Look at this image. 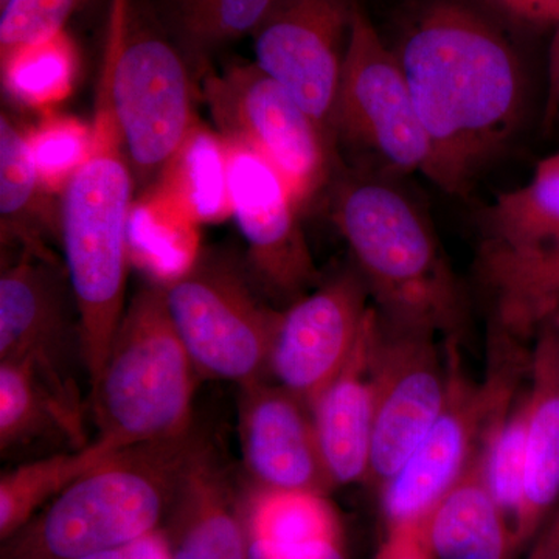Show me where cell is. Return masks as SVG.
I'll list each match as a JSON object with an SVG mask.
<instances>
[{
  "label": "cell",
  "mask_w": 559,
  "mask_h": 559,
  "mask_svg": "<svg viewBox=\"0 0 559 559\" xmlns=\"http://www.w3.org/2000/svg\"><path fill=\"white\" fill-rule=\"evenodd\" d=\"M496 7L516 20L532 24H557L559 0H491Z\"/></svg>",
  "instance_id": "cell-36"
},
{
  "label": "cell",
  "mask_w": 559,
  "mask_h": 559,
  "mask_svg": "<svg viewBox=\"0 0 559 559\" xmlns=\"http://www.w3.org/2000/svg\"><path fill=\"white\" fill-rule=\"evenodd\" d=\"M282 0H205L175 11L180 35L194 51H207L255 35Z\"/></svg>",
  "instance_id": "cell-30"
},
{
  "label": "cell",
  "mask_w": 559,
  "mask_h": 559,
  "mask_svg": "<svg viewBox=\"0 0 559 559\" xmlns=\"http://www.w3.org/2000/svg\"><path fill=\"white\" fill-rule=\"evenodd\" d=\"M116 448L95 439L81 450L57 452L3 471L0 477V535L11 538L32 521L33 514L69 487L72 481L100 465Z\"/></svg>",
  "instance_id": "cell-25"
},
{
  "label": "cell",
  "mask_w": 559,
  "mask_h": 559,
  "mask_svg": "<svg viewBox=\"0 0 559 559\" xmlns=\"http://www.w3.org/2000/svg\"><path fill=\"white\" fill-rule=\"evenodd\" d=\"M559 246V154L540 162L520 189L485 209L479 259L524 255Z\"/></svg>",
  "instance_id": "cell-22"
},
{
  "label": "cell",
  "mask_w": 559,
  "mask_h": 559,
  "mask_svg": "<svg viewBox=\"0 0 559 559\" xmlns=\"http://www.w3.org/2000/svg\"><path fill=\"white\" fill-rule=\"evenodd\" d=\"M204 97L221 139L270 162L288 182L300 210L329 186L336 151L294 95L257 62L209 75Z\"/></svg>",
  "instance_id": "cell-9"
},
{
  "label": "cell",
  "mask_w": 559,
  "mask_h": 559,
  "mask_svg": "<svg viewBox=\"0 0 559 559\" xmlns=\"http://www.w3.org/2000/svg\"><path fill=\"white\" fill-rule=\"evenodd\" d=\"M198 441L191 433L171 443L117 451L13 535L17 538L7 559H79L156 532Z\"/></svg>",
  "instance_id": "cell-4"
},
{
  "label": "cell",
  "mask_w": 559,
  "mask_h": 559,
  "mask_svg": "<svg viewBox=\"0 0 559 559\" xmlns=\"http://www.w3.org/2000/svg\"><path fill=\"white\" fill-rule=\"evenodd\" d=\"M336 139L337 148L345 143L373 168L370 175L390 179L414 171L425 175L429 165L428 135L406 75L359 0L342 68Z\"/></svg>",
  "instance_id": "cell-8"
},
{
  "label": "cell",
  "mask_w": 559,
  "mask_h": 559,
  "mask_svg": "<svg viewBox=\"0 0 559 559\" xmlns=\"http://www.w3.org/2000/svg\"><path fill=\"white\" fill-rule=\"evenodd\" d=\"M81 0H9L0 17V60L64 32Z\"/></svg>",
  "instance_id": "cell-32"
},
{
  "label": "cell",
  "mask_w": 559,
  "mask_h": 559,
  "mask_svg": "<svg viewBox=\"0 0 559 559\" xmlns=\"http://www.w3.org/2000/svg\"><path fill=\"white\" fill-rule=\"evenodd\" d=\"M162 178V193L179 204L194 223L221 218L231 210L226 143L198 124Z\"/></svg>",
  "instance_id": "cell-27"
},
{
  "label": "cell",
  "mask_w": 559,
  "mask_h": 559,
  "mask_svg": "<svg viewBox=\"0 0 559 559\" xmlns=\"http://www.w3.org/2000/svg\"><path fill=\"white\" fill-rule=\"evenodd\" d=\"M79 559H173L170 546L160 533L154 532L128 546Z\"/></svg>",
  "instance_id": "cell-35"
},
{
  "label": "cell",
  "mask_w": 559,
  "mask_h": 559,
  "mask_svg": "<svg viewBox=\"0 0 559 559\" xmlns=\"http://www.w3.org/2000/svg\"><path fill=\"white\" fill-rule=\"evenodd\" d=\"M2 61V79L17 100L47 106L62 100L72 86L75 55L64 32L14 51Z\"/></svg>",
  "instance_id": "cell-29"
},
{
  "label": "cell",
  "mask_w": 559,
  "mask_h": 559,
  "mask_svg": "<svg viewBox=\"0 0 559 559\" xmlns=\"http://www.w3.org/2000/svg\"><path fill=\"white\" fill-rule=\"evenodd\" d=\"M249 559H347V555L344 540L280 546L266 540L249 539Z\"/></svg>",
  "instance_id": "cell-34"
},
{
  "label": "cell",
  "mask_w": 559,
  "mask_h": 559,
  "mask_svg": "<svg viewBox=\"0 0 559 559\" xmlns=\"http://www.w3.org/2000/svg\"><path fill=\"white\" fill-rule=\"evenodd\" d=\"M0 360L27 364L46 388L84 423L76 369L84 366L80 318L60 261L28 252L0 275Z\"/></svg>",
  "instance_id": "cell-10"
},
{
  "label": "cell",
  "mask_w": 559,
  "mask_h": 559,
  "mask_svg": "<svg viewBox=\"0 0 559 559\" xmlns=\"http://www.w3.org/2000/svg\"><path fill=\"white\" fill-rule=\"evenodd\" d=\"M492 495L516 528L524 503L527 473V407L525 396L514 400V389L500 401L480 441ZM516 539V538H514Z\"/></svg>",
  "instance_id": "cell-28"
},
{
  "label": "cell",
  "mask_w": 559,
  "mask_h": 559,
  "mask_svg": "<svg viewBox=\"0 0 559 559\" xmlns=\"http://www.w3.org/2000/svg\"><path fill=\"white\" fill-rule=\"evenodd\" d=\"M377 308L358 271H345L280 314L267 373L308 407L347 366Z\"/></svg>",
  "instance_id": "cell-14"
},
{
  "label": "cell",
  "mask_w": 559,
  "mask_h": 559,
  "mask_svg": "<svg viewBox=\"0 0 559 559\" xmlns=\"http://www.w3.org/2000/svg\"><path fill=\"white\" fill-rule=\"evenodd\" d=\"M455 360L451 348L450 389L439 419L399 473L381 487L388 525L428 516L469 465L489 418L514 389L510 369L498 371L484 384H474Z\"/></svg>",
  "instance_id": "cell-15"
},
{
  "label": "cell",
  "mask_w": 559,
  "mask_h": 559,
  "mask_svg": "<svg viewBox=\"0 0 559 559\" xmlns=\"http://www.w3.org/2000/svg\"><path fill=\"white\" fill-rule=\"evenodd\" d=\"M57 437L81 450L91 443L84 423L55 399L27 364L0 360V452Z\"/></svg>",
  "instance_id": "cell-24"
},
{
  "label": "cell",
  "mask_w": 559,
  "mask_h": 559,
  "mask_svg": "<svg viewBox=\"0 0 559 559\" xmlns=\"http://www.w3.org/2000/svg\"><path fill=\"white\" fill-rule=\"evenodd\" d=\"M238 432L253 487L323 495L333 487L310 407L277 382L240 385Z\"/></svg>",
  "instance_id": "cell-16"
},
{
  "label": "cell",
  "mask_w": 559,
  "mask_h": 559,
  "mask_svg": "<svg viewBox=\"0 0 559 559\" xmlns=\"http://www.w3.org/2000/svg\"><path fill=\"white\" fill-rule=\"evenodd\" d=\"M229 474L198 441L180 476L175 502L182 532L173 559H249V533L230 507Z\"/></svg>",
  "instance_id": "cell-20"
},
{
  "label": "cell",
  "mask_w": 559,
  "mask_h": 559,
  "mask_svg": "<svg viewBox=\"0 0 559 559\" xmlns=\"http://www.w3.org/2000/svg\"><path fill=\"white\" fill-rule=\"evenodd\" d=\"M162 285L173 323L201 377L238 385L264 380L282 310L261 299L242 261L229 250H202Z\"/></svg>",
  "instance_id": "cell-6"
},
{
  "label": "cell",
  "mask_w": 559,
  "mask_h": 559,
  "mask_svg": "<svg viewBox=\"0 0 559 559\" xmlns=\"http://www.w3.org/2000/svg\"><path fill=\"white\" fill-rule=\"evenodd\" d=\"M134 189L116 120L109 106L97 100L91 151L66 186L60 218L91 388L100 377L128 307Z\"/></svg>",
  "instance_id": "cell-3"
},
{
  "label": "cell",
  "mask_w": 559,
  "mask_h": 559,
  "mask_svg": "<svg viewBox=\"0 0 559 559\" xmlns=\"http://www.w3.org/2000/svg\"><path fill=\"white\" fill-rule=\"evenodd\" d=\"M200 378L168 312L164 285L146 283L128 301L91 388L95 439L119 451L186 439L193 433Z\"/></svg>",
  "instance_id": "cell-5"
},
{
  "label": "cell",
  "mask_w": 559,
  "mask_h": 559,
  "mask_svg": "<svg viewBox=\"0 0 559 559\" xmlns=\"http://www.w3.org/2000/svg\"><path fill=\"white\" fill-rule=\"evenodd\" d=\"M49 190L40 180L33 157L31 138L17 121L0 114V234L2 246H16L21 252L44 260H57L46 245L51 223L47 212Z\"/></svg>",
  "instance_id": "cell-23"
},
{
  "label": "cell",
  "mask_w": 559,
  "mask_h": 559,
  "mask_svg": "<svg viewBox=\"0 0 559 559\" xmlns=\"http://www.w3.org/2000/svg\"><path fill=\"white\" fill-rule=\"evenodd\" d=\"M374 559H436L425 520L388 525V535Z\"/></svg>",
  "instance_id": "cell-33"
},
{
  "label": "cell",
  "mask_w": 559,
  "mask_h": 559,
  "mask_svg": "<svg viewBox=\"0 0 559 559\" xmlns=\"http://www.w3.org/2000/svg\"><path fill=\"white\" fill-rule=\"evenodd\" d=\"M331 210L381 318L455 344L466 301L425 210L370 173L337 179Z\"/></svg>",
  "instance_id": "cell-2"
},
{
  "label": "cell",
  "mask_w": 559,
  "mask_h": 559,
  "mask_svg": "<svg viewBox=\"0 0 559 559\" xmlns=\"http://www.w3.org/2000/svg\"><path fill=\"white\" fill-rule=\"evenodd\" d=\"M224 143L230 212L248 248L250 277L272 299L290 305L319 282L299 204L270 162L246 146Z\"/></svg>",
  "instance_id": "cell-12"
},
{
  "label": "cell",
  "mask_w": 559,
  "mask_h": 559,
  "mask_svg": "<svg viewBox=\"0 0 559 559\" xmlns=\"http://www.w3.org/2000/svg\"><path fill=\"white\" fill-rule=\"evenodd\" d=\"M425 522L436 559H511L518 551L509 518L489 488L480 447Z\"/></svg>",
  "instance_id": "cell-19"
},
{
  "label": "cell",
  "mask_w": 559,
  "mask_h": 559,
  "mask_svg": "<svg viewBox=\"0 0 559 559\" xmlns=\"http://www.w3.org/2000/svg\"><path fill=\"white\" fill-rule=\"evenodd\" d=\"M558 98H559V95H558Z\"/></svg>",
  "instance_id": "cell-42"
},
{
  "label": "cell",
  "mask_w": 559,
  "mask_h": 559,
  "mask_svg": "<svg viewBox=\"0 0 559 559\" xmlns=\"http://www.w3.org/2000/svg\"><path fill=\"white\" fill-rule=\"evenodd\" d=\"M7 3H9V0H0V9H3V7L7 5Z\"/></svg>",
  "instance_id": "cell-41"
},
{
  "label": "cell",
  "mask_w": 559,
  "mask_h": 559,
  "mask_svg": "<svg viewBox=\"0 0 559 559\" xmlns=\"http://www.w3.org/2000/svg\"><path fill=\"white\" fill-rule=\"evenodd\" d=\"M28 138L44 187L49 191L64 190L90 154L92 128L69 117H50Z\"/></svg>",
  "instance_id": "cell-31"
},
{
  "label": "cell",
  "mask_w": 559,
  "mask_h": 559,
  "mask_svg": "<svg viewBox=\"0 0 559 559\" xmlns=\"http://www.w3.org/2000/svg\"><path fill=\"white\" fill-rule=\"evenodd\" d=\"M528 547L525 559H559V502Z\"/></svg>",
  "instance_id": "cell-37"
},
{
  "label": "cell",
  "mask_w": 559,
  "mask_h": 559,
  "mask_svg": "<svg viewBox=\"0 0 559 559\" xmlns=\"http://www.w3.org/2000/svg\"><path fill=\"white\" fill-rule=\"evenodd\" d=\"M550 80L551 92L554 95H559V20L557 22V35H555L554 46H551L550 57Z\"/></svg>",
  "instance_id": "cell-38"
},
{
  "label": "cell",
  "mask_w": 559,
  "mask_h": 559,
  "mask_svg": "<svg viewBox=\"0 0 559 559\" xmlns=\"http://www.w3.org/2000/svg\"><path fill=\"white\" fill-rule=\"evenodd\" d=\"M551 323H554V325H557L559 329V311H558L557 318H555L554 322H551Z\"/></svg>",
  "instance_id": "cell-40"
},
{
  "label": "cell",
  "mask_w": 559,
  "mask_h": 559,
  "mask_svg": "<svg viewBox=\"0 0 559 559\" xmlns=\"http://www.w3.org/2000/svg\"><path fill=\"white\" fill-rule=\"evenodd\" d=\"M358 0H282L253 35L255 62L294 95L337 153L336 106Z\"/></svg>",
  "instance_id": "cell-13"
},
{
  "label": "cell",
  "mask_w": 559,
  "mask_h": 559,
  "mask_svg": "<svg viewBox=\"0 0 559 559\" xmlns=\"http://www.w3.org/2000/svg\"><path fill=\"white\" fill-rule=\"evenodd\" d=\"M97 100L112 112L135 187L148 190L197 127L182 55L130 13L123 33L109 39Z\"/></svg>",
  "instance_id": "cell-7"
},
{
  "label": "cell",
  "mask_w": 559,
  "mask_h": 559,
  "mask_svg": "<svg viewBox=\"0 0 559 559\" xmlns=\"http://www.w3.org/2000/svg\"><path fill=\"white\" fill-rule=\"evenodd\" d=\"M378 323L380 312L374 310L347 366L310 406L320 452L333 487L370 479L374 421L371 356Z\"/></svg>",
  "instance_id": "cell-17"
},
{
  "label": "cell",
  "mask_w": 559,
  "mask_h": 559,
  "mask_svg": "<svg viewBox=\"0 0 559 559\" xmlns=\"http://www.w3.org/2000/svg\"><path fill=\"white\" fill-rule=\"evenodd\" d=\"M371 371L374 421L370 480L382 485L399 473L439 419L450 389V355L437 336L390 325L381 318Z\"/></svg>",
  "instance_id": "cell-11"
},
{
  "label": "cell",
  "mask_w": 559,
  "mask_h": 559,
  "mask_svg": "<svg viewBox=\"0 0 559 559\" xmlns=\"http://www.w3.org/2000/svg\"><path fill=\"white\" fill-rule=\"evenodd\" d=\"M246 527L249 539L280 546L344 540L337 511L318 491L253 487Z\"/></svg>",
  "instance_id": "cell-26"
},
{
  "label": "cell",
  "mask_w": 559,
  "mask_h": 559,
  "mask_svg": "<svg viewBox=\"0 0 559 559\" xmlns=\"http://www.w3.org/2000/svg\"><path fill=\"white\" fill-rule=\"evenodd\" d=\"M502 340L536 337L559 311L558 248L477 260Z\"/></svg>",
  "instance_id": "cell-21"
},
{
  "label": "cell",
  "mask_w": 559,
  "mask_h": 559,
  "mask_svg": "<svg viewBox=\"0 0 559 559\" xmlns=\"http://www.w3.org/2000/svg\"><path fill=\"white\" fill-rule=\"evenodd\" d=\"M430 145L425 175L468 193L521 127L525 73L502 28L468 0H421L395 49Z\"/></svg>",
  "instance_id": "cell-1"
},
{
  "label": "cell",
  "mask_w": 559,
  "mask_h": 559,
  "mask_svg": "<svg viewBox=\"0 0 559 559\" xmlns=\"http://www.w3.org/2000/svg\"><path fill=\"white\" fill-rule=\"evenodd\" d=\"M527 473L514 538L530 546L559 502V329L544 326L530 356Z\"/></svg>",
  "instance_id": "cell-18"
},
{
  "label": "cell",
  "mask_w": 559,
  "mask_h": 559,
  "mask_svg": "<svg viewBox=\"0 0 559 559\" xmlns=\"http://www.w3.org/2000/svg\"><path fill=\"white\" fill-rule=\"evenodd\" d=\"M205 2V0H171L175 11L187 9V7L197 5V3Z\"/></svg>",
  "instance_id": "cell-39"
}]
</instances>
